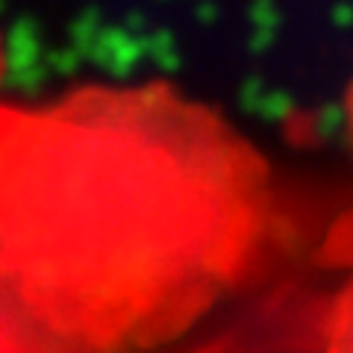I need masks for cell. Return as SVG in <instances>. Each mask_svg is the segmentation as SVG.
<instances>
[{"instance_id":"6da1fadb","label":"cell","mask_w":353,"mask_h":353,"mask_svg":"<svg viewBox=\"0 0 353 353\" xmlns=\"http://www.w3.org/2000/svg\"><path fill=\"white\" fill-rule=\"evenodd\" d=\"M327 353H353V280L341 289L330 312Z\"/></svg>"}]
</instances>
